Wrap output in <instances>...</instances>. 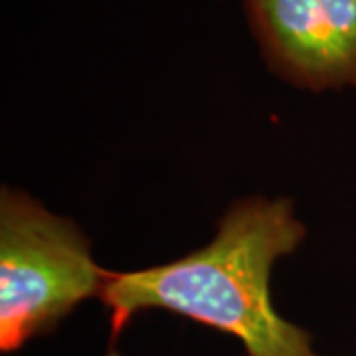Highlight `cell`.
I'll list each match as a JSON object with an SVG mask.
<instances>
[{"instance_id": "1", "label": "cell", "mask_w": 356, "mask_h": 356, "mask_svg": "<svg viewBox=\"0 0 356 356\" xmlns=\"http://www.w3.org/2000/svg\"><path fill=\"white\" fill-rule=\"evenodd\" d=\"M305 236L289 198L234 202L200 250L166 266L107 271L99 299L111 313V341L135 313L166 309L236 337L248 356H321L313 337L281 317L269 295L273 266Z\"/></svg>"}, {"instance_id": "2", "label": "cell", "mask_w": 356, "mask_h": 356, "mask_svg": "<svg viewBox=\"0 0 356 356\" xmlns=\"http://www.w3.org/2000/svg\"><path fill=\"white\" fill-rule=\"evenodd\" d=\"M107 271L72 220L30 194H0V350L51 332L79 303L99 297Z\"/></svg>"}, {"instance_id": "3", "label": "cell", "mask_w": 356, "mask_h": 356, "mask_svg": "<svg viewBox=\"0 0 356 356\" xmlns=\"http://www.w3.org/2000/svg\"><path fill=\"white\" fill-rule=\"evenodd\" d=\"M273 74L311 91L356 88V0H243Z\"/></svg>"}]
</instances>
